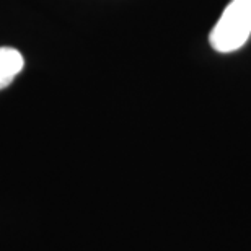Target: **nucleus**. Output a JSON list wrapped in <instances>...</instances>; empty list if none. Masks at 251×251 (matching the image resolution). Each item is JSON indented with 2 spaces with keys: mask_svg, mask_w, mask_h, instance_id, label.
<instances>
[{
  "mask_svg": "<svg viewBox=\"0 0 251 251\" xmlns=\"http://www.w3.org/2000/svg\"><path fill=\"white\" fill-rule=\"evenodd\" d=\"M251 36V0H232L210 31V46L217 52H233Z\"/></svg>",
  "mask_w": 251,
  "mask_h": 251,
  "instance_id": "obj_1",
  "label": "nucleus"
},
{
  "mask_svg": "<svg viewBox=\"0 0 251 251\" xmlns=\"http://www.w3.org/2000/svg\"><path fill=\"white\" fill-rule=\"evenodd\" d=\"M25 59L17 49L0 48V90L8 87L23 70Z\"/></svg>",
  "mask_w": 251,
  "mask_h": 251,
  "instance_id": "obj_2",
  "label": "nucleus"
}]
</instances>
